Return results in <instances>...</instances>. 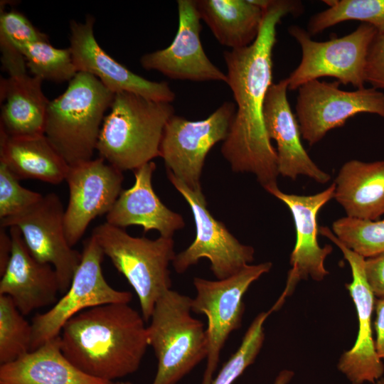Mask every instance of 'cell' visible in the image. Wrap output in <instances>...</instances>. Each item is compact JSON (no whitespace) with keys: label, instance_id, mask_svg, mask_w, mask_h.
<instances>
[{"label":"cell","instance_id":"d6a6232c","mask_svg":"<svg viewBox=\"0 0 384 384\" xmlns=\"http://www.w3.org/2000/svg\"><path fill=\"white\" fill-rule=\"evenodd\" d=\"M42 197L41 193L23 187L19 180L0 162V220L26 210Z\"/></svg>","mask_w":384,"mask_h":384},{"label":"cell","instance_id":"52a82bcc","mask_svg":"<svg viewBox=\"0 0 384 384\" xmlns=\"http://www.w3.org/2000/svg\"><path fill=\"white\" fill-rule=\"evenodd\" d=\"M288 32L300 46L302 58L298 66L286 78L288 90H298L304 84L323 77L336 78L340 84L364 87L365 68L370 46L378 31L361 23L351 33L316 41L306 30L292 25Z\"/></svg>","mask_w":384,"mask_h":384},{"label":"cell","instance_id":"6da1fadb","mask_svg":"<svg viewBox=\"0 0 384 384\" xmlns=\"http://www.w3.org/2000/svg\"><path fill=\"white\" fill-rule=\"evenodd\" d=\"M303 9L298 1L272 0L265 10L256 40L250 46L224 52L227 84L236 102L235 114L221 152L235 172L256 176L265 188L277 184V156L264 121L265 97L272 82L277 26L288 14Z\"/></svg>","mask_w":384,"mask_h":384},{"label":"cell","instance_id":"44dd1931","mask_svg":"<svg viewBox=\"0 0 384 384\" xmlns=\"http://www.w3.org/2000/svg\"><path fill=\"white\" fill-rule=\"evenodd\" d=\"M155 169L156 164L150 161L134 170V183L121 191L106 214V223L120 228L139 225L145 233L156 230L166 238H172L185 226L182 216L168 208L155 193L152 186Z\"/></svg>","mask_w":384,"mask_h":384},{"label":"cell","instance_id":"4fadbf2b","mask_svg":"<svg viewBox=\"0 0 384 384\" xmlns=\"http://www.w3.org/2000/svg\"><path fill=\"white\" fill-rule=\"evenodd\" d=\"M64 214L59 196L49 193L26 210L0 220L1 227H17L31 255L54 268L60 294L68 289L82 259L66 239Z\"/></svg>","mask_w":384,"mask_h":384},{"label":"cell","instance_id":"5bb4252c","mask_svg":"<svg viewBox=\"0 0 384 384\" xmlns=\"http://www.w3.org/2000/svg\"><path fill=\"white\" fill-rule=\"evenodd\" d=\"M123 180L122 171L101 157L70 166L65 180L69 200L64 226L71 247L78 242L95 218L111 210L122 191Z\"/></svg>","mask_w":384,"mask_h":384},{"label":"cell","instance_id":"7c38bea8","mask_svg":"<svg viewBox=\"0 0 384 384\" xmlns=\"http://www.w3.org/2000/svg\"><path fill=\"white\" fill-rule=\"evenodd\" d=\"M338 81L314 80L298 89L296 117L302 136L310 146L358 114L369 113L384 118L383 92L371 87L346 91L340 89Z\"/></svg>","mask_w":384,"mask_h":384},{"label":"cell","instance_id":"83f0119b","mask_svg":"<svg viewBox=\"0 0 384 384\" xmlns=\"http://www.w3.org/2000/svg\"><path fill=\"white\" fill-rule=\"evenodd\" d=\"M359 21L384 31V0H337L336 4L313 15L307 26L311 36L339 23Z\"/></svg>","mask_w":384,"mask_h":384},{"label":"cell","instance_id":"ac0fdd59","mask_svg":"<svg viewBox=\"0 0 384 384\" xmlns=\"http://www.w3.org/2000/svg\"><path fill=\"white\" fill-rule=\"evenodd\" d=\"M95 18L87 15L84 23L70 22V49L78 72L97 78L114 94L135 93L148 99L171 103L174 92L166 81L149 80L133 73L107 54L94 34Z\"/></svg>","mask_w":384,"mask_h":384},{"label":"cell","instance_id":"836d02e7","mask_svg":"<svg viewBox=\"0 0 384 384\" xmlns=\"http://www.w3.org/2000/svg\"><path fill=\"white\" fill-rule=\"evenodd\" d=\"M366 82L375 89H384V31L378 32L368 50Z\"/></svg>","mask_w":384,"mask_h":384},{"label":"cell","instance_id":"e0dca14e","mask_svg":"<svg viewBox=\"0 0 384 384\" xmlns=\"http://www.w3.org/2000/svg\"><path fill=\"white\" fill-rule=\"evenodd\" d=\"M177 6L178 25L173 41L165 48L143 55L141 65L173 80L227 83V75L210 60L202 46L196 0H178Z\"/></svg>","mask_w":384,"mask_h":384},{"label":"cell","instance_id":"5b68a950","mask_svg":"<svg viewBox=\"0 0 384 384\" xmlns=\"http://www.w3.org/2000/svg\"><path fill=\"white\" fill-rule=\"evenodd\" d=\"M191 302L169 289L155 304L146 327L148 344L158 361L151 384H176L207 358L206 329L191 316Z\"/></svg>","mask_w":384,"mask_h":384},{"label":"cell","instance_id":"74e56055","mask_svg":"<svg viewBox=\"0 0 384 384\" xmlns=\"http://www.w3.org/2000/svg\"><path fill=\"white\" fill-rule=\"evenodd\" d=\"M294 376V372L284 369L277 375L273 384H288Z\"/></svg>","mask_w":384,"mask_h":384},{"label":"cell","instance_id":"d6986e66","mask_svg":"<svg viewBox=\"0 0 384 384\" xmlns=\"http://www.w3.org/2000/svg\"><path fill=\"white\" fill-rule=\"evenodd\" d=\"M285 79L270 87L264 105V121L269 139L277 144L279 174L295 180L308 176L320 183H327L331 176L321 170L310 158L301 140L297 117L287 100Z\"/></svg>","mask_w":384,"mask_h":384},{"label":"cell","instance_id":"ba28073f","mask_svg":"<svg viewBox=\"0 0 384 384\" xmlns=\"http://www.w3.org/2000/svg\"><path fill=\"white\" fill-rule=\"evenodd\" d=\"M272 267L270 262H266L248 265L223 279H193L196 294L191 298V311L206 315L208 320V351L201 384L211 383L225 341L241 326L245 292L252 282L268 272Z\"/></svg>","mask_w":384,"mask_h":384},{"label":"cell","instance_id":"f1b7e54d","mask_svg":"<svg viewBox=\"0 0 384 384\" xmlns=\"http://www.w3.org/2000/svg\"><path fill=\"white\" fill-rule=\"evenodd\" d=\"M22 53L33 76L43 80L70 82L78 73L70 48L53 47L48 38L27 43Z\"/></svg>","mask_w":384,"mask_h":384},{"label":"cell","instance_id":"f546056e","mask_svg":"<svg viewBox=\"0 0 384 384\" xmlns=\"http://www.w3.org/2000/svg\"><path fill=\"white\" fill-rule=\"evenodd\" d=\"M7 295L0 294V363H11L31 351L32 325Z\"/></svg>","mask_w":384,"mask_h":384},{"label":"cell","instance_id":"7402d4cb","mask_svg":"<svg viewBox=\"0 0 384 384\" xmlns=\"http://www.w3.org/2000/svg\"><path fill=\"white\" fill-rule=\"evenodd\" d=\"M90 376L63 353L59 336L0 366V384H113Z\"/></svg>","mask_w":384,"mask_h":384},{"label":"cell","instance_id":"484cf974","mask_svg":"<svg viewBox=\"0 0 384 384\" xmlns=\"http://www.w3.org/2000/svg\"><path fill=\"white\" fill-rule=\"evenodd\" d=\"M196 4L201 18L221 45L233 50L256 40L265 10L250 0H196Z\"/></svg>","mask_w":384,"mask_h":384},{"label":"cell","instance_id":"3957f363","mask_svg":"<svg viewBox=\"0 0 384 384\" xmlns=\"http://www.w3.org/2000/svg\"><path fill=\"white\" fill-rule=\"evenodd\" d=\"M174 114L170 102L115 93L97 140L100 157L122 171H134L160 157L164 128Z\"/></svg>","mask_w":384,"mask_h":384},{"label":"cell","instance_id":"2e32d148","mask_svg":"<svg viewBox=\"0 0 384 384\" xmlns=\"http://www.w3.org/2000/svg\"><path fill=\"white\" fill-rule=\"evenodd\" d=\"M265 189L289 208L296 230V242L289 259L292 268L288 273L285 289L274 304L279 309L300 280L311 277L321 281L329 274L324 262L333 247L330 245L324 247L319 245L317 217L321 208L334 198L335 185L332 183L321 192L309 196L284 193L277 184L267 186Z\"/></svg>","mask_w":384,"mask_h":384},{"label":"cell","instance_id":"277c9868","mask_svg":"<svg viewBox=\"0 0 384 384\" xmlns=\"http://www.w3.org/2000/svg\"><path fill=\"white\" fill-rule=\"evenodd\" d=\"M114 95L95 76L78 72L50 101L44 134L69 166L92 159Z\"/></svg>","mask_w":384,"mask_h":384},{"label":"cell","instance_id":"4dcf8cb0","mask_svg":"<svg viewBox=\"0 0 384 384\" xmlns=\"http://www.w3.org/2000/svg\"><path fill=\"white\" fill-rule=\"evenodd\" d=\"M332 230L345 246L364 258L384 253V219L369 220L346 216L335 220Z\"/></svg>","mask_w":384,"mask_h":384},{"label":"cell","instance_id":"9c48e42d","mask_svg":"<svg viewBox=\"0 0 384 384\" xmlns=\"http://www.w3.org/2000/svg\"><path fill=\"white\" fill-rule=\"evenodd\" d=\"M104 255L93 235L85 241L81 262L68 289L51 308L36 314L32 321L31 351L58 336L65 323L85 309L105 304L131 302L130 292L115 289L106 281L101 266Z\"/></svg>","mask_w":384,"mask_h":384},{"label":"cell","instance_id":"4316f807","mask_svg":"<svg viewBox=\"0 0 384 384\" xmlns=\"http://www.w3.org/2000/svg\"><path fill=\"white\" fill-rule=\"evenodd\" d=\"M48 37L36 28L22 13L1 9L0 50L4 71L9 77L27 74L26 63L22 50L25 45Z\"/></svg>","mask_w":384,"mask_h":384},{"label":"cell","instance_id":"7a4b0ae2","mask_svg":"<svg viewBox=\"0 0 384 384\" xmlns=\"http://www.w3.org/2000/svg\"><path fill=\"white\" fill-rule=\"evenodd\" d=\"M145 321L128 303L91 307L65 323L60 348L82 372L114 382L139 369L149 346Z\"/></svg>","mask_w":384,"mask_h":384},{"label":"cell","instance_id":"9a60e30c","mask_svg":"<svg viewBox=\"0 0 384 384\" xmlns=\"http://www.w3.org/2000/svg\"><path fill=\"white\" fill-rule=\"evenodd\" d=\"M319 232L341 250L352 273V281L346 288L357 311L358 332L353 347L341 356L338 369L352 384L374 383L381 378L384 365L376 353L373 336L372 316L376 299L366 278L365 258L345 246L328 227H319Z\"/></svg>","mask_w":384,"mask_h":384},{"label":"cell","instance_id":"ab89813d","mask_svg":"<svg viewBox=\"0 0 384 384\" xmlns=\"http://www.w3.org/2000/svg\"><path fill=\"white\" fill-rule=\"evenodd\" d=\"M373 384H384V378L378 379Z\"/></svg>","mask_w":384,"mask_h":384},{"label":"cell","instance_id":"e575fe53","mask_svg":"<svg viewBox=\"0 0 384 384\" xmlns=\"http://www.w3.org/2000/svg\"><path fill=\"white\" fill-rule=\"evenodd\" d=\"M364 272L374 296L384 298V253L365 258Z\"/></svg>","mask_w":384,"mask_h":384},{"label":"cell","instance_id":"d590c367","mask_svg":"<svg viewBox=\"0 0 384 384\" xmlns=\"http://www.w3.org/2000/svg\"><path fill=\"white\" fill-rule=\"evenodd\" d=\"M374 311L375 319L373 324L375 332V350L380 359L384 361V298L375 299Z\"/></svg>","mask_w":384,"mask_h":384},{"label":"cell","instance_id":"ffe728a7","mask_svg":"<svg viewBox=\"0 0 384 384\" xmlns=\"http://www.w3.org/2000/svg\"><path fill=\"white\" fill-rule=\"evenodd\" d=\"M9 234L12 252L1 275L0 294L11 297L23 315L54 304L60 293L55 270L50 265L40 262L31 255L17 227H10Z\"/></svg>","mask_w":384,"mask_h":384},{"label":"cell","instance_id":"30bf717a","mask_svg":"<svg viewBox=\"0 0 384 384\" xmlns=\"http://www.w3.org/2000/svg\"><path fill=\"white\" fill-rule=\"evenodd\" d=\"M166 171L169 180L191 208L196 231L193 242L176 255L172 262L176 272L183 273L201 258H207L215 277L223 279L250 265L254 259V248L240 242L222 222L213 217L202 190L190 188Z\"/></svg>","mask_w":384,"mask_h":384},{"label":"cell","instance_id":"603a6c76","mask_svg":"<svg viewBox=\"0 0 384 384\" xmlns=\"http://www.w3.org/2000/svg\"><path fill=\"white\" fill-rule=\"evenodd\" d=\"M43 80L28 74L1 78L0 130L11 137L44 134L50 100L42 90Z\"/></svg>","mask_w":384,"mask_h":384},{"label":"cell","instance_id":"8fae6325","mask_svg":"<svg viewBox=\"0 0 384 384\" xmlns=\"http://www.w3.org/2000/svg\"><path fill=\"white\" fill-rule=\"evenodd\" d=\"M236 106L225 102L204 119L193 121L174 114L167 122L160 157L176 177L190 188L202 190L200 178L206 157L215 144L227 138Z\"/></svg>","mask_w":384,"mask_h":384},{"label":"cell","instance_id":"cb8c5ba5","mask_svg":"<svg viewBox=\"0 0 384 384\" xmlns=\"http://www.w3.org/2000/svg\"><path fill=\"white\" fill-rule=\"evenodd\" d=\"M334 183V198L348 217L375 220L384 214V161L350 160Z\"/></svg>","mask_w":384,"mask_h":384},{"label":"cell","instance_id":"1f68e13d","mask_svg":"<svg viewBox=\"0 0 384 384\" xmlns=\"http://www.w3.org/2000/svg\"><path fill=\"white\" fill-rule=\"evenodd\" d=\"M260 313L252 321L238 349L224 363L210 384H233L252 364L259 354L265 340L264 323L272 312Z\"/></svg>","mask_w":384,"mask_h":384},{"label":"cell","instance_id":"d4e9b609","mask_svg":"<svg viewBox=\"0 0 384 384\" xmlns=\"http://www.w3.org/2000/svg\"><path fill=\"white\" fill-rule=\"evenodd\" d=\"M0 162L18 180L31 178L51 184L65 181L70 167L45 134L11 137L2 130Z\"/></svg>","mask_w":384,"mask_h":384},{"label":"cell","instance_id":"f35d334b","mask_svg":"<svg viewBox=\"0 0 384 384\" xmlns=\"http://www.w3.org/2000/svg\"><path fill=\"white\" fill-rule=\"evenodd\" d=\"M113 384H133V383L129 381H117V382H114Z\"/></svg>","mask_w":384,"mask_h":384},{"label":"cell","instance_id":"8d00e7d4","mask_svg":"<svg viewBox=\"0 0 384 384\" xmlns=\"http://www.w3.org/2000/svg\"><path fill=\"white\" fill-rule=\"evenodd\" d=\"M0 275L4 272L11 256L12 240L6 232V228L0 226Z\"/></svg>","mask_w":384,"mask_h":384},{"label":"cell","instance_id":"8992f818","mask_svg":"<svg viewBox=\"0 0 384 384\" xmlns=\"http://www.w3.org/2000/svg\"><path fill=\"white\" fill-rule=\"evenodd\" d=\"M92 235L135 291L144 320H150L156 301L171 287L169 266L176 256L172 238L133 237L106 222L96 226Z\"/></svg>","mask_w":384,"mask_h":384}]
</instances>
